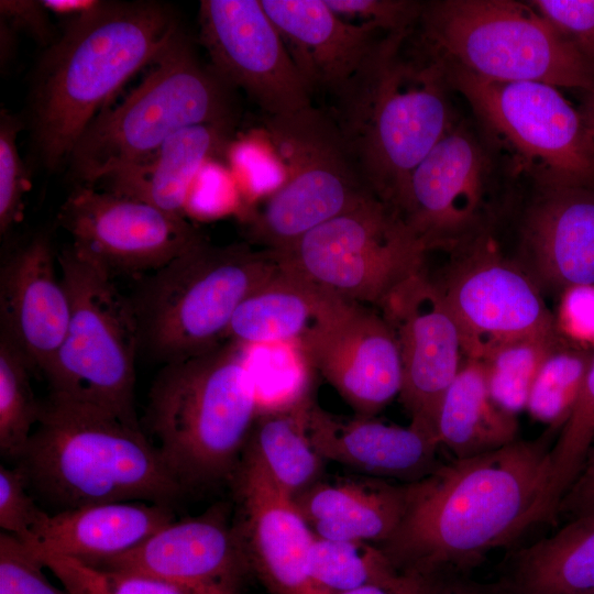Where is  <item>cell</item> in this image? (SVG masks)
Wrapping results in <instances>:
<instances>
[{"mask_svg": "<svg viewBox=\"0 0 594 594\" xmlns=\"http://www.w3.org/2000/svg\"><path fill=\"white\" fill-rule=\"evenodd\" d=\"M559 429L480 455L454 459L409 483L396 534L380 544L404 572L463 571L541 522Z\"/></svg>", "mask_w": 594, "mask_h": 594, "instance_id": "obj_1", "label": "cell"}, {"mask_svg": "<svg viewBox=\"0 0 594 594\" xmlns=\"http://www.w3.org/2000/svg\"><path fill=\"white\" fill-rule=\"evenodd\" d=\"M179 30L169 6L147 0L102 1L69 19L32 79L30 130L40 164L53 172L67 163L105 105L153 65Z\"/></svg>", "mask_w": 594, "mask_h": 594, "instance_id": "obj_2", "label": "cell"}, {"mask_svg": "<svg viewBox=\"0 0 594 594\" xmlns=\"http://www.w3.org/2000/svg\"><path fill=\"white\" fill-rule=\"evenodd\" d=\"M15 466L53 513L134 501L173 506L186 492L141 427L53 395Z\"/></svg>", "mask_w": 594, "mask_h": 594, "instance_id": "obj_3", "label": "cell"}, {"mask_svg": "<svg viewBox=\"0 0 594 594\" xmlns=\"http://www.w3.org/2000/svg\"><path fill=\"white\" fill-rule=\"evenodd\" d=\"M246 348L227 339L208 352L164 364L153 381L146 424L185 491L238 470L260 411Z\"/></svg>", "mask_w": 594, "mask_h": 594, "instance_id": "obj_4", "label": "cell"}, {"mask_svg": "<svg viewBox=\"0 0 594 594\" xmlns=\"http://www.w3.org/2000/svg\"><path fill=\"white\" fill-rule=\"evenodd\" d=\"M409 33L387 34L341 130L372 193L393 206L409 175L455 121L440 62L402 56Z\"/></svg>", "mask_w": 594, "mask_h": 594, "instance_id": "obj_5", "label": "cell"}, {"mask_svg": "<svg viewBox=\"0 0 594 594\" xmlns=\"http://www.w3.org/2000/svg\"><path fill=\"white\" fill-rule=\"evenodd\" d=\"M277 270L270 251L201 240L142 277L130 296L140 351L164 365L217 348L239 305Z\"/></svg>", "mask_w": 594, "mask_h": 594, "instance_id": "obj_6", "label": "cell"}, {"mask_svg": "<svg viewBox=\"0 0 594 594\" xmlns=\"http://www.w3.org/2000/svg\"><path fill=\"white\" fill-rule=\"evenodd\" d=\"M153 66L129 97L101 111L78 140L67 162L77 185L97 186L183 129L233 127L232 87L200 63L182 30Z\"/></svg>", "mask_w": 594, "mask_h": 594, "instance_id": "obj_7", "label": "cell"}, {"mask_svg": "<svg viewBox=\"0 0 594 594\" xmlns=\"http://www.w3.org/2000/svg\"><path fill=\"white\" fill-rule=\"evenodd\" d=\"M418 22L425 54L476 76L594 87V65L528 2L432 1Z\"/></svg>", "mask_w": 594, "mask_h": 594, "instance_id": "obj_8", "label": "cell"}, {"mask_svg": "<svg viewBox=\"0 0 594 594\" xmlns=\"http://www.w3.org/2000/svg\"><path fill=\"white\" fill-rule=\"evenodd\" d=\"M70 304L65 338L43 373L50 395L91 406L140 427L134 408L140 334L130 296L114 279L78 257L58 252Z\"/></svg>", "mask_w": 594, "mask_h": 594, "instance_id": "obj_9", "label": "cell"}, {"mask_svg": "<svg viewBox=\"0 0 594 594\" xmlns=\"http://www.w3.org/2000/svg\"><path fill=\"white\" fill-rule=\"evenodd\" d=\"M266 132L285 177L248 218V237L260 249L282 251L375 196L341 128L321 111L268 117Z\"/></svg>", "mask_w": 594, "mask_h": 594, "instance_id": "obj_10", "label": "cell"}, {"mask_svg": "<svg viewBox=\"0 0 594 594\" xmlns=\"http://www.w3.org/2000/svg\"><path fill=\"white\" fill-rule=\"evenodd\" d=\"M429 251L395 208L371 196L271 253L321 290L381 310L399 286L425 271Z\"/></svg>", "mask_w": 594, "mask_h": 594, "instance_id": "obj_11", "label": "cell"}, {"mask_svg": "<svg viewBox=\"0 0 594 594\" xmlns=\"http://www.w3.org/2000/svg\"><path fill=\"white\" fill-rule=\"evenodd\" d=\"M439 62L449 86L468 100L541 188L593 187L594 142L580 110L557 87L487 79Z\"/></svg>", "mask_w": 594, "mask_h": 594, "instance_id": "obj_12", "label": "cell"}, {"mask_svg": "<svg viewBox=\"0 0 594 594\" xmlns=\"http://www.w3.org/2000/svg\"><path fill=\"white\" fill-rule=\"evenodd\" d=\"M56 219L75 254L113 279L142 278L205 239L185 217L82 185L68 195Z\"/></svg>", "mask_w": 594, "mask_h": 594, "instance_id": "obj_13", "label": "cell"}, {"mask_svg": "<svg viewBox=\"0 0 594 594\" xmlns=\"http://www.w3.org/2000/svg\"><path fill=\"white\" fill-rule=\"evenodd\" d=\"M296 343L306 364L338 392L355 416L375 417L399 396L398 342L376 308L323 292L315 322Z\"/></svg>", "mask_w": 594, "mask_h": 594, "instance_id": "obj_14", "label": "cell"}, {"mask_svg": "<svg viewBox=\"0 0 594 594\" xmlns=\"http://www.w3.org/2000/svg\"><path fill=\"white\" fill-rule=\"evenodd\" d=\"M437 284L468 359L483 360L512 340L557 331L537 283L502 256L490 239L476 240Z\"/></svg>", "mask_w": 594, "mask_h": 594, "instance_id": "obj_15", "label": "cell"}, {"mask_svg": "<svg viewBox=\"0 0 594 594\" xmlns=\"http://www.w3.org/2000/svg\"><path fill=\"white\" fill-rule=\"evenodd\" d=\"M199 38L213 70L270 117L311 106V91L258 0H202Z\"/></svg>", "mask_w": 594, "mask_h": 594, "instance_id": "obj_16", "label": "cell"}, {"mask_svg": "<svg viewBox=\"0 0 594 594\" xmlns=\"http://www.w3.org/2000/svg\"><path fill=\"white\" fill-rule=\"evenodd\" d=\"M491 175L484 144L455 123L411 172L392 207L429 250L457 248L479 226Z\"/></svg>", "mask_w": 594, "mask_h": 594, "instance_id": "obj_17", "label": "cell"}, {"mask_svg": "<svg viewBox=\"0 0 594 594\" xmlns=\"http://www.w3.org/2000/svg\"><path fill=\"white\" fill-rule=\"evenodd\" d=\"M380 311L399 346V399L411 421L435 431L440 403L465 359L442 292L424 271L399 286Z\"/></svg>", "mask_w": 594, "mask_h": 594, "instance_id": "obj_18", "label": "cell"}, {"mask_svg": "<svg viewBox=\"0 0 594 594\" xmlns=\"http://www.w3.org/2000/svg\"><path fill=\"white\" fill-rule=\"evenodd\" d=\"M234 482L240 506L235 527L251 571L274 594H329L311 578L309 552L316 535L294 498L246 454Z\"/></svg>", "mask_w": 594, "mask_h": 594, "instance_id": "obj_19", "label": "cell"}, {"mask_svg": "<svg viewBox=\"0 0 594 594\" xmlns=\"http://www.w3.org/2000/svg\"><path fill=\"white\" fill-rule=\"evenodd\" d=\"M261 4L310 91L330 92L344 107L375 62L382 30L372 22L343 20L324 0H262Z\"/></svg>", "mask_w": 594, "mask_h": 594, "instance_id": "obj_20", "label": "cell"}, {"mask_svg": "<svg viewBox=\"0 0 594 594\" xmlns=\"http://www.w3.org/2000/svg\"><path fill=\"white\" fill-rule=\"evenodd\" d=\"M194 588L241 590L251 571L235 526L223 508L173 520L134 549L89 564Z\"/></svg>", "mask_w": 594, "mask_h": 594, "instance_id": "obj_21", "label": "cell"}, {"mask_svg": "<svg viewBox=\"0 0 594 594\" xmlns=\"http://www.w3.org/2000/svg\"><path fill=\"white\" fill-rule=\"evenodd\" d=\"M69 317L58 253L50 235L36 234L1 266L0 333L43 374L65 338Z\"/></svg>", "mask_w": 594, "mask_h": 594, "instance_id": "obj_22", "label": "cell"}, {"mask_svg": "<svg viewBox=\"0 0 594 594\" xmlns=\"http://www.w3.org/2000/svg\"><path fill=\"white\" fill-rule=\"evenodd\" d=\"M307 424L310 440L323 460H331L382 480L414 483L432 474L438 459L436 432L410 421L406 427L372 418L343 420L312 400Z\"/></svg>", "mask_w": 594, "mask_h": 594, "instance_id": "obj_23", "label": "cell"}, {"mask_svg": "<svg viewBox=\"0 0 594 594\" xmlns=\"http://www.w3.org/2000/svg\"><path fill=\"white\" fill-rule=\"evenodd\" d=\"M541 189L524 223L526 272L540 289L560 294L594 284V189Z\"/></svg>", "mask_w": 594, "mask_h": 594, "instance_id": "obj_24", "label": "cell"}, {"mask_svg": "<svg viewBox=\"0 0 594 594\" xmlns=\"http://www.w3.org/2000/svg\"><path fill=\"white\" fill-rule=\"evenodd\" d=\"M175 520L173 507L148 502H114L48 513L33 540V551L86 564L128 552Z\"/></svg>", "mask_w": 594, "mask_h": 594, "instance_id": "obj_25", "label": "cell"}, {"mask_svg": "<svg viewBox=\"0 0 594 594\" xmlns=\"http://www.w3.org/2000/svg\"><path fill=\"white\" fill-rule=\"evenodd\" d=\"M409 483L376 477L316 482L294 498L316 537L383 544L398 530Z\"/></svg>", "mask_w": 594, "mask_h": 594, "instance_id": "obj_26", "label": "cell"}, {"mask_svg": "<svg viewBox=\"0 0 594 594\" xmlns=\"http://www.w3.org/2000/svg\"><path fill=\"white\" fill-rule=\"evenodd\" d=\"M232 128L199 124L183 129L145 160L107 176L97 186L185 217L199 172L226 147Z\"/></svg>", "mask_w": 594, "mask_h": 594, "instance_id": "obj_27", "label": "cell"}, {"mask_svg": "<svg viewBox=\"0 0 594 594\" xmlns=\"http://www.w3.org/2000/svg\"><path fill=\"white\" fill-rule=\"evenodd\" d=\"M435 431L439 444L454 459L487 453L517 440V415L493 399L483 361L463 360L440 403Z\"/></svg>", "mask_w": 594, "mask_h": 594, "instance_id": "obj_28", "label": "cell"}, {"mask_svg": "<svg viewBox=\"0 0 594 594\" xmlns=\"http://www.w3.org/2000/svg\"><path fill=\"white\" fill-rule=\"evenodd\" d=\"M501 594H594V513L513 554Z\"/></svg>", "mask_w": 594, "mask_h": 594, "instance_id": "obj_29", "label": "cell"}, {"mask_svg": "<svg viewBox=\"0 0 594 594\" xmlns=\"http://www.w3.org/2000/svg\"><path fill=\"white\" fill-rule=\"evenodd\" d=\"M323 292L283 268L237 308L227 339L245 346L297 341L315 322Z\"/></svg>", "mask_w": 594, "mask_h": 594, "instance_id": "obj_30", "label": "cell"}, {"mask_svg": "<svg viewBox=\"0 0 594 594\" xmlns=\"http://www.w3.org/2000/svg\"><path fill=\"white\" fill-rule=\"evenodd\" d=\"M310 403L307 395L292 405L260 411L243 451L293 498L317 482L323 461L308 432Z\"/></svg>", "mask_w": 594, "mask_h": 594, "instance_id": "obj_31", "label": "cell"}, {"mask_svg": "<svg viewBox=\"0 0 594 594\" xmlns=\"http://www.w3.org/2000/svg\"><path fill=\"white\" fill-rule=\"evenodd\" d=\"M309 569L316 584L329 594L394 583L405 573L380 544L319 537L309 552Z\"/></svg>", "mask_w": 594, "mask_h": 594, "instance_id": "obj_32", "label": "cell"}, {"mask_svg": "<svg viewBox=\"0 0 594 594\" xmlns=\"http://www.w3.org/2000/svg\"><path fill=\"white\" fill-rule=\"evenodd\" d=\"M594 351L560 339L543 361L526 409L548 427L562 429L585 383Z\"/></svg>", "mask_w": 594, "mask_h": 594, "instance_id": "obj_33", "label": "cell"}, {"mask_svg": "<svg viewBox=\"0 0 594 594\" xmlns=\"http://www.w3.org/2000/svg\"><path fill=\"white\" fill-rule=\"evenodd\" d=\"M32 373L26 356L0 333V453L14 462L24 452L42 410L32 387Z\"/></svg>", "mask_w": 594, "mask_h": 594, "instance_id": "obj_34", "label": "cell"}, {"mask_svg": "<svg viewBox=\"0 0 594 594\" xmlns=\"http://www.w3.org/2000/svg\"><path fill=\"white\" fill-rule=\"evenodd\" d=\"M560 336L557 331L526 336L494 349L483 360L493 399L517 415L526 409L537 374Z\"/></svg>", "mask_w": 594, "mask_h": 594, "instance_id": "obj_35", "label": "cell"}, {"mask_svg": "<svg viewBox=\"0 0 594 594\" xmlns=\"http://www.w3.org/2000/svg\"><path fill=\"white\" fill-rule=\"evenodd\" d=\"M594 441V355L574 406L551 449L549 484L544 494L543 517L553 520L560 502L580 473Z\"/></svg>", "mask_w": 594, "mask_h": 594, "instance_id": "obj_36", "label": "cell"}, {"mask_svg": "<svg viewBox=\"0 0 594 594\" xmlns=\"http://www.w3.org/2000/svg\"><path fill=\"white\" fill-rule=\"evenodd\" d=\"M33 552L70 594H242L241 590L186 587L148 575L100 569L63 556Z\"/></svg>", "mask_w": 594, "mask_h": 594, "instance_id": "obj_37", "label": "cell"}, {"mask_svg": "<svg viewBox=\"0 0 594 594\" xmlns=\"http://www.w3.org/2000/svg\"><path fill=\"white\" fill-rule=\"evenodd\" d=\"M23 123L15 114H0V233L4 235L24 216L25 196L31 182L18 150V135Z\"/></svg>", "mask_w": 594, "mask_h": 594, "instance_id": "obj_38", "label": "cell"}, {"mask_svg": "<svg viewBox=\"0 0 594 594\" xmlns=\"http://www.w3.org/2000/svg\"><path fill=\"white\" fill-rule=\"evenodd\" d=\"M38 557L15 537L0 534V594H70L50 581Z\"/></svg>", "mask_w": 594, "mask_h": 594, "instance_id": "obj_39", "label": "cell"}, {"mask_svg": "<svg viewBox=\"0 0 594 594\" xmlns=\"http://www.w3.org/2000/svg\"><path fill=\"white\" fill-rule=\"evenodd\" d=\"M48 512L30 493L16 468L0 466V527L22 543H30Z\"/></svg>", "mask_w": 594, "mask_h": 594, "instance_id": "obj_40", "label": "cell"}, {"mask_svg": "<svg viewBox=\"0 0 594 594\" xmlns=\"http://www.w3.org/2000/svg\"><path fill=\"white\" fill-rule=\"evenodd\" d=\"M594 65V0L528 2Z\"/></svg>", "mask_w": 594, "mask_h": 594, "instance_id": "obj_41", "label": "cell"}, {"mask_svg": "<svg viewBox=\"0 0 594 594\" xmlns=\"http://www.w3.org/2000/svg\"><path fill=\"white\" fill-rule=\"evenodd\" d=\"M338 15L359 16L387 34L409 33L419 21L424 3L406 0H324Z\"/></svg>", "mask_w": 594, "mask_h": 594, "instance_id": "obj_42", "label": "cell"}, {"mask_svg": "<svg viewBox=\"0 0 594 594\" xmlns=\"http://www.w3.org/2000/svg\"><path fill=\"white\" fill-rule=\"evenodd\" d=\"M554 323L559 336L594 351V284L564 289L560 294Z\"/></svg>", "mask_w": 594, "mask_h": 594, "instance_id": "obj_43", "label": "cell"}, {"mask_svg": "<svg viewBox=\"0 0 594 594\" xmlns=\"http://www.w3.org/2000/svg\"><path fill=\"white\" fill-rule=\"evenodd\" d=\"M47 10L41 1L34 0H1L0 21L7 24L15 34L26 32L41 44L53 43V31L48 21Z\"/></svg>", "mask_w": 594, "mask_h": 594, "instance_id": "obj_44", "label": "cell"}, {"mask_svg": "<svg viewBox=\"0 0 594 594\" xmlns=\"http://www.w3.org/2000/svg\"><path fill=\"white\" fill-rule=\"evenodd\" d=\"M591 513H594V447L558 508V515L565 514L571 519Z\"/></svg>", "mask_w": 594, "mask_h": 594, "instance_id": "obj_45", "label": "cell"}, {"mask_svg": "<svg viewBox=\"0 0 594 594\" xmlns=\"http://www.w3.org/2000/svg\"><path fill=\"white\" fill-rule=\"evenodd\" d=\"M430 575L405 572L403 576L389 584H370L337 594H426Z\"/></svg>", "mask_w": 594, "mask_h": 594, "instance_id": "obj_46", "label": "cell"}, {"mask_svg": "<svg viewBox=\"0 0 594 594\" xmlns=\"http://www.w3.org/2000/svg\"><path fill=\"white\" fill-rule=\"evenodd\" d=\"M426 594H501L498 588H486L458 579H448V573L431 574Z\"/></svg>", "mask_w": 594, "mask_h": 594, "instance_id": "obj_47", "label": "cell"}, {"mask_svg": "<svg viewBox=\"0 0 594 594\" xmlns=\"http://www.w3.org/2000/svg\"><path fill=\"white\" fill-rule=\"evenodd\" d=\"M41 2L47 12L69 19L89 13L102 3L99 0H41Z\"/></svg>", "mask_w": 594, "mask_h": 594, "instance_id": "obj_48", "label": "cell"}, {"mask_svg": "<svg viewBox=\"0 0 594 594\" xmlns=\"http://www.w3.org/2000/svg\"><path fill=\"white\" fill-rule=\"evenodd\" d=\"M585 92L580 112L594 142V87Z\"/></svg>", "mask_w": 594, "mask_h": 594, "instance_id": "obj_49", "label": "cell"}]
</instances>
